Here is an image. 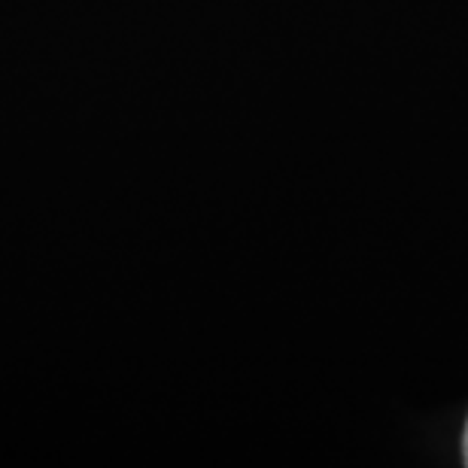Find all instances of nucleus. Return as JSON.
I'll use <instances>...</instances> for the list:
<instances>
[{
    "label": "nucleus",
    "instance_id": "1",
    "mask_svg": "<svg viewBox=\"0 0 468 468\" xmlns=\"http://www.w3.org/2000/svg\"><path fill=\"white\" fill-rule=\"evenodd\" d=\"M463 453H465V465H468V426H465V438H463Z\"/></svg>",
    "mask_w": 468,
    "mask_h": 468
}]
</instances>
